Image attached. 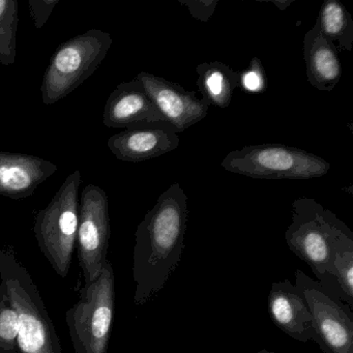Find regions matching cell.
<instances>
[{
  "mask_svg": "<svg viewBox=\"0 0 353 353\" xmlns=\"http://www.w3.org/2000/svg\"><path fill=\"white\" fill-rule=\"evenodd\" d=\"M188 222L187 195L179 183H173L159 197L136 230L135 305H145L158 296L176 270L185 250Z\"/></svg>",
  "mask_w": 353,
  "mask_h": 353,
  "instance_id": "1",
  "label": "cell"
},
{
  "mask_svg": "<svg viewBox=\"0 0 353 353\" xmlns=\"http://www.w3.org/2000/svg\"><path fill=\"white\" fill-rule=\"evenodd\" d=\"M287 245L323 284L332 274L334 254L353 241L352 231L334 212L312 198L292 203V222L285 232Z\"/></svg>",
  "mask_w": 353,
  "mask_h": 353,
  "instance_id": "2",
  "label": "cell"
},
{
  "mask_svg": "<svg viewBox=\"0 0 353 353\" xmlns=\"http://www.w3.org/2000/svg\"><path fill=\"white\" fill-rule=\"evenodd\" d=\"M0 279L18 316L19 353H63L40 291L13 248H0Z\"/></svg>",
  "mask_w": 353,
  "mask_h": 353,
  "instance_id": "3",
  "label": "cell"
},
{
  "mask_svg": "<svg viewBox=\"0 0 353 353\" xmlns=\"http://www.w3.org/2000/svg\"><path fill=\"white\" fill-rule=\"evenodd\" d=\"M81 173L74 171L34 220L39 248L61 278H67L77 241Z\"/></svg>",
  "mask_w": 353,
  "mask_h": 353,
  "instance_id": "4",
  "label": "cell"
},
{
  "mask_svg": "<svg viewBox=\"0 0 353 353\" xmlns=\"http://www.w3.org/2000/svg\"><path fill=\"white\" fill-rule=\"evenodd\" d=\"M115 312V278L107 261L99 278L80 289L79 301L65 312L75 353H107Z\"/></svg>",
  "mask_w": 353,
  "mask_h": 353,
  "instance_id": "5",
  "label": "cell"
},
{
  "mask_svg": "<svg viewBox=\"0 0 353 353\" xmlns=\"http://www.w3.org/2000/svg\"><path fill=\"white\" fill-rule=\"evenodd\" d=\"M112 43L108 32L90 30L57 47L43 77V103L55 104L77 90L96 72Z\"/></svg>",
  "mask_w": 353,
  "mask_h": 353,
  "instance_id": "6",
  "label": "cell"
},
{
  "mask_svg": "<svg viewBox=\"0 0 353 353\" xmlns=\"http://www.w3.org/2000/svg\"><path fill=\"white\" fill-rule=\"evenodd\" d=\"M229 172L260 179H319L330 164L321 157L284 144L250 145L229 152L221 163Z\"/></svg>",
  "mask_w": 353,
  "mask_h": 353,
  "instance_id": "7",
  "label": "cell"
},
{
  "mask_svg": "<svg viewBox=\"0 0 353 353\" xmlns=\"http://www.w3.org/2000/svg\"><path fill=\"white\" fill-rule=\"evenodd\" d=\"M295 287L305 299L323 353H353L352 309L303 270L295 272Z\"/></svg>",
  "mask_w": 353,
  "mask_h": 353,
  "instance_id": "8",
  "label": "cell"
},
{
  "mask_svg": "<svg viewBox=\"0 0 353 353\" xmlns=\"http://www.w3.org/2000/svg\"><path fill=\"white\" fill-rule=\"evenodd\" d=\"M110 235L108 196L98 185H86L79 199L76 241L84 284L96 281L108 261Z\"/></svg>",
  "mask_w": 353,
  "mask_h": 353,
  "instance_id": "9",
  "label": "cell"
},
{
  "mask_svg": "<svg viewBox=\"0 0 353 353\" xmlns=\"http://www.w3.org/2000/svg\"><path fill=\"white\" fill-rule=\"evenodd\" d=\"M136 79L141 82L164 121L174 125L179 133L208 115L210 105L198 99L195 92H188L179 84L148 72H140Z\"/></svg>",
  "mask_w": 353,
  "mask_h": 353,
  "instance_id": "10",
  "label": "cell"
},
{
  "mask_svg": "<svg viewBox=\"0 0 353 353\" xmlns=\"http://www.w3.org/2000/svg\"><path fill=\"white\" fill-rule=\"evenodd\" d=\"M179 132L166 121L141 123L111 136L110 152L123 162L140 163L176 150Z\"/></svg>",
  "mask_w": 353,
  "mask_h": 353,
  "instance_id": "11",
  "label": "cell"
},
{
  "mask_svg": "<svg viewBox=\"0 0 353 353\" xmlns=\"http://www.w3.org/2000/svg\"><path fill=\"white\" fill-rule=\"evenodd\" d=\"M268 314L276 327L299 342L317 344L311 313L299 289L288 279L274 282L268 299Z\"/></svg>",
  "mask_w": 353,
  "mask_h": 353,
  "instance_id": "12",
  "label": "cell"
},
{
  "mask_svg": "<svg viewBox=\"0 0 353 353\" xmlns=\"http://www.w3.org/2000/svg\"><path fill=\"white\" fill-rule=\"evenodd\" d=\"M57 171V165L40 157L0 152V196L15 200L32 197Z\"/></svg>",
  "mask_w": 353,
  "mask_h": 353,
  "instance_id": "13",
  "label": "cell"
},
{
  "mask_svg": "<svg viewBox=\"0 0 353 353\" xmlns=\"http://www.w3.org/2000/svg\"><path fill=\"white\" fill-rule=\"evenodd\" d=\"M164 121L139 80L123 82L107 99L103 123L107 128H128Z\"/></svg>",
  "mask_w": 353,
  "mask_h": 353,
  "instance_id": "14",
  "label": "cell"
},
{
  "mask_svg": "<svg viewBox=\"0 0 353 353\" xmlns=\"http://www.w3.org/2000/svg\"><path fill=\"white\" fill-rule=\"evenodd\" d=\"M303 59L309 83L319 92H332L340 81L342 67L336 47L324 38L317 22L303 39Z\"/></svg>",
  "mask_w": 353,
  "mask_h": 353,
  "instance_id": "15",
  "label": "cell"
},
{
  "mask_svg": "<svg viewBox=\"0 0 353 353\" xmlns=\"http://www.w3.org/2000/svg\"><path fill=\"white\" fill-rule=\"evenodd\" d=\"M196 72L198 90L203 100L210 106L227 108L231 104L233 92L239 86V72L220 61L201 63Z\"/></svg>",
  "mask_w": 353,
  "mask_h": 353,
  "instance_id": "16",
  "label": "cell"
},
{
  "mask_svg": "<svg viewBox=\"0 0 353 353\" xmlns=\"http://www.w3.org/2000/svg\"><path fill=\"white\" fill-rule=\"evenodd\" d=\"M320 32L340 51L353 48V18L339 0H325L317 18Z\"/></svg>",
  "mask_w": 353,
  "mask_h": 353,
  "instance_id": "17",
  "label": "cell"
},
{
  "mask_svg": "<svg viewBox=\"0 0 353 353\" xmlns=\"http://www.w3.org/2000/svg\"><path fill=\"white\" fill-rule=\"evenodd\" d=\"M19 5L17 0H0V65L12 67L17 57Z\"/></svg>",
  "mask_w": 353,
  "mask_h": 353,
  "instance_id": "18",
  "label": "cell"
},
{
  "mask_svg": "<svg viewBox=\"0 0 353 353\" xmlns=\"http://www.w3.org/2000/svg\"><path fill=\"white\" fill-rule=\"evenodd\" d=\"M336 283L334 294L352 309L353 305V241L342 245L334 254L330 279Z\"/></svg>",
  "mask_w": 353,
  "mask_h": 353,
  "instance_id": "19",
  "label": "cell"
},
{
  "mask_svg": "<svg viewBox=\"0 0 353 353\" xmlns=\"http://www.w3.org/2000/svg\"><path fill=\"white\" fill-rule=\"evenodd\" d=\"M0 353H19L18 316L3 283H0Z\"/></svg>",
  "mask_w": 353,
  "mask_h": 353,
  "instance_id": "20",
  "label": "cell"
},
{
  "mask_svg": "<svg viewBox=\"0 0 353 353\" xmlns=\"http://www.w3.org/2000/svg\"><path fill=\"white\" fill-rule=\"evenodd\" d=\"M239 86L248 94H262L265 90V72L258 57H253L249 67L239 72Z\"/></svg>",
  "mask_w": 353,
  "mask_h": 353,
  "instance_id": "21",
  "label": "cell"
},
{
  "mask_svg": "<svg viewBox=\"0 0 353 353\" xmlns=\"http://www.w3.org/2000/svg\"><path fill=\"white\" fill-rule=\"evenodd\" d=\"M59 3V0H30V13L34 20V28L41 30L51 17L53 10Z\"/></svg>",
  "mask_w": 353,
  "mask_h": 353,
  "instance_id": "22",
  "label": "cell"
},
{
  "mask_svg": "<svg viewBox=\"0 0 353 353\" xmlns=\"http://www.w3.org/2000/svg\"><path fill=\"white\" fill-rule=\"evenodd\" d=\"M185 6L194 19L200 22H208L214 15L218 6V0H179Z\"/></svg>",
  "mask_w": 353,
  "mask_h": 353,
  "instance_id": "23",
  "label": "cell"
},
{
  "mask_svg": "<svg viewBox=\"0 0 353 353\" xmlns=\"http://www.w3.org/2000/svg\"><path fill=\"white\" fill-rule=\"evenodd\" d=\"M270 3H272V5L276 6V7L278 8L280 11H285V10H286L287 8H288L289 6L293 3V0H289V1H285V0H280V1H276V0H272Z\"/></svg>",
  "mask_w": 353,
  "mask_h": 353,
  "instance_id": "24",
  "label": "cell"
},
{
  "mask_svg": "<svg viewBox=\"0 0 353 353\" xmlns=\"http://www.w3.org/2000/svg\"><path fill=\"white\" fill-rule=\"evenodd\" d=\"M263 352L264 353H278V352H274V351L266 350V349H263Z\"/></svg>",
  "mask_w": 353,
  "mask_h": 353,
  "instance_id": "25",
  "label": "cell"
},
{
  "mask_svg": "<svg viewBox=\"0 0 353 353\" xmlns=\"http://www.w3.org/2000/svg\"><path fill=\"white\" fill-rule=\"evenodd\" d=\"M258 353H264L263 352V349H262V350H260L259 352H258Z\"/></svg>",
  "mask_w": 353,
  "mask_h": 353,
  "instance_id": "26",
  "label": "cell"
}]
</instances>
